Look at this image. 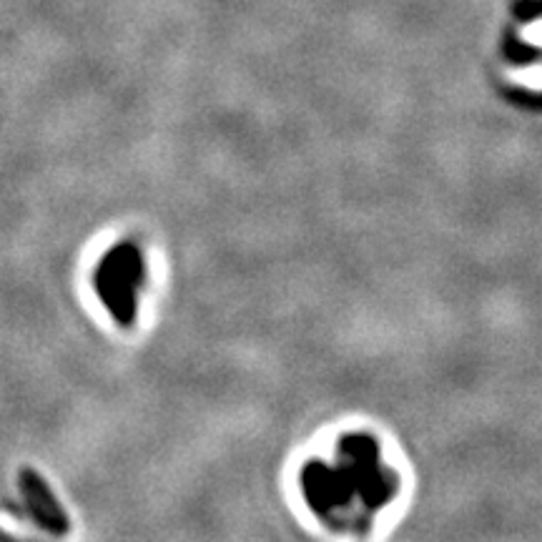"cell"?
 I'll return each mask as SVG.
<instances>
[{"instance_id":"cell-1","label":"cell","mask_w":542,"mask_h":542,"mask_svg":"<svg viewBox=\"0 0 542 542\" xmlns=\"http://www.w3.org/2000/svg\"><path fill=\"white\" fill-rule=\"evenodd\" d=\"M307 510L339 535L372 530L399 492L397 465L367 432L339 435L299 472Z\"/></svg>"}]
</instances>
